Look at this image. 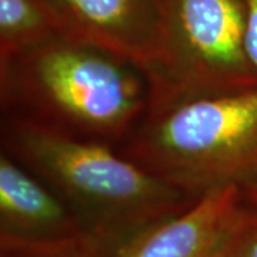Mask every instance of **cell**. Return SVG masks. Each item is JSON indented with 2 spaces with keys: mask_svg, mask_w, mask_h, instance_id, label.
<instances>
[{
  "mask_svg": "<svg viewBox=\"0 0 257 257\" xmlns=\"http://www.w3.org/2000/svg\"><path fill=\"white\" fill-rule=\"evenodd\" d=\"M119 150L196 199L257 186V89L147 114Z\"/></svg>",
  "mask_w": 257,
  "mask_h": 257,
  "instance_id": "obj_3",
  "label": "cell"
},
{
  "mask_svg": "<svg viewBox=\"0 0 257 257\" xmlns=\"http://www.w3.org/2000/svg\"><path fill=\"white\" fill-rule=\"evenodd\" d=\"M247 12V32L246 43L251 63L257 69V0H244Z\"/></svg>",
  "mask_w": 257,
  "mask_h": 257,
  "instance_id": "obj_11",
  "label": "cell"
},
{
  "mask_svg": "<svg viewBox=\"0 0 257 257\" xmlns=\"http://www.w3.org/2000/svg\"><path fill=\"white\" fill-rule=\"evenodd\" d=\"M2 152L53 189L100 256L189 209V196L117 147L76 138L16 114L2 116Z\"/></svg>",
  "mask_w": 257,
  "mask_h": 257,
  "instance_id": "obj_1",
  "label": "cell"
},
{
  "mask_svg": "<svg viewBox=\"0 0 257 257\" xmlns=\"http://www.w3.org/2000/svg\"><path fill=\"white\" fill-rule=\"evenodd\" d=\"M217 257H257V209L244 200Z\"/></svg>",
  "mask_w": 257,
  "mask_h": 257,
  "instance_id": "obj_10",
  "label": "cell"
},
{
  "mask_svg": "<svg viewBox=\"0 0 257 257\" xmlns=\"http://www.w3.org/2000/svg\"><path fill=\"white\" fill-rule=\"evenodd\" d=\"M241 192H243V200H244V203L248 204L250 207L257 209V186L244 189Z\"/></svg>",
  "mask_w": 257,
  "mask_h": 257,
  "instance_id": "obj_12",
  "label": "cell"
},
{
  "mask_svg": "<svg viewBox=\"0 0 257 257\" xmlns=\"http://www.w3.org/2000/svg\"><path fill=\"white\" fill-rule=\"evenodd\" d=\"M241 206L243 192L239 187L213 190L110 254L97 257H217Z\"/></svg>",
  "mask_w": 257,
  "mask_h": 257,
  "instance_id": "obj_6",
  "label": "cell"
},
{
  "mask_svg": "<svg viewBox=\"0 0 257 257\" xmlns=\"http://www.w3.org/2000/svg\"><path fill=\"white\" fill-rule=\"evenodd\" d=\"M0 236L33 243L84 240L60 196L5 152H0Z\"/></svg>",
  "mask_w": 257,
  "mask_h": 257,
  "instance_id": "obj_7",
  "label": "cell"
},
{
  "mask_svg": "<svg viewBox=\"0 0 257 257\" xmlns=\"http://www.w3.org/2000/svg\"><path fill=\"white\" fill-rule=\"evenodd\" d=\"M84 240L33 243L0 236V257H97Z\"/></svg>",
  "mask_w": 257,
  "mask_h": 257,
  "instance_id": "obj_9",
  "label": "cell"
},
{
  "mask_svg": "<svg viewBox=\"0 0 257 257\" xmlns=\"http://www.w3.org/2000/svg\"><path fill=\"white\" fill-rule=\"evenodd\" d=\"M60 36L109 50L142 67L153 60L162 0H45Z\"/></svg>",
  "mask_w": 257,
  "mask_h": 257,
  "instance_id": "obj_5",
  "label": "cell"
},
{
  "mask_svg": "<svg viewBox=\"0 0 257 257\" xmlns=\"http://www.w3.org/2000/svg\"><path fill=\"white\" fill-rule=\"evenodd\" d=\"M246 32L244 0H162L157 52L143 69L147 114L257 89Z\"/></svg>",
  "mask_w": 257,
  "mask_h": 257,
  "instance_id": "obj_4",
  "label": "cell"
},
{
  "mask_svg": "<svg viewBox=\"0 0 257 257\" xmlns=\"http://www.w3.org/2000/svg\"><path fill=\"white\" fill-rule=\"evenodd\" d=\"M60 36L45 0H0V62Z\"/></svg>",
  "mask_w": 257,
  "mask_h": 257,
  "instance_id": "obj_8",
  "label": "cell"
},
{
  "mask_svg": "<svg viewBox=\"0 0 257 257\" xmlns=\"http://www.w3.org/2000/svg\"><path fill=\"white\" fill-rule=\"evenodd\" d=\"M3 114L119 149L146 117L142 67L101 47L55 36L0 62Z\"/></svg>",
  "mask_w": 257,
  "mask_h": 257,
  "instance_id": "obj_2",
  "label": "cell"
}]
</instances>
